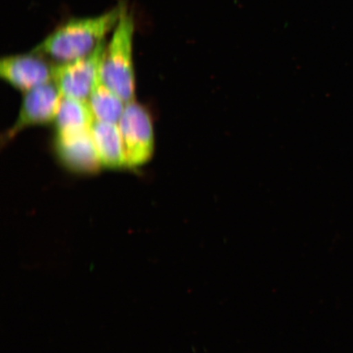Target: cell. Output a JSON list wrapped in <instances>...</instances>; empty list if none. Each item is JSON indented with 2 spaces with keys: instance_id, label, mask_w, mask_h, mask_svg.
Masks as SVG:
<instances>
[{
  "instance_id": "6da1fadb",
  "label": "cell",
  "mask_w": 353,
  "mask_h": 353,
  "mask_svg": "<svg viewBox=\"0 0 353 353\" xmlns=\"http://www.w3.org/2000/svg\"><path fill=\"white\" fill-rule=\"evenodd\" d=\"M125 4L103 14L72 19L59 26L32 52L66 63L90 55L116 28Z\"/></svg>"
},
{
  "instance_id": "7a4b0ae2",
  "label": "cell",
  "mask_w": 353,
  "mask_h": 353,
  "mask_svg": "<svg viewBox=\"0 0 353 353\" xmlns=\"http://www.w3.org/2000/svg\"><path fill=\"white\" fill-rule=\"evenodd\" d=\"M134 17L123 6L120 20L112 30V41L105 46L101 61V76L110 90L129 103L135 101V73L132 41Z\"/></svg>"
},
{
  "instance_id": "3957f363",
  "label": "cell",
  "mask_w": 353,
  "mask_h": 353,
  "mask_svg": "<svg viewBox=\"0 0 353 353\" xmlns=\"http://www.w3.org/2000/svg\"><path fill=\"white\" fill-rule=\"evenodd\" d=\"M118 125L125 145L127 168L135 169L147 164L154 149L153 123L147 109L135 101L127 103Z\"/></svg>"
},
{
  "instance_id": "277c9868",
  "label": "cell",
  "mask_w": 353,
  "mask_h": 353,
  "mask_svg": "<svg viewBox=\"0 0 353 353\" xmlns=\"http://www.w3.org/2000/svg\"><path fill=\"white\" fill-rule=\"evenodd\" d=\"M105 41L90 55L54 65L52 81L65 98L88 101L101 68Z\"/></svg>"
},
{
  "instance_id": "5b68a950",
  "label": "cell",
  "mask_w": 353,
  "mask_h": 353,
  "mask_svg": "<svg viewBox=\"0 0 353 353\" xmlns=\"http://www.w3.org/2000/svg\"><path fill=\"white\" fill-rule=\"evenodd\" d=\"M61 99L63 95L54 81L25 92L19 117L7 132L6 139L14 138L26 128L54 121Z\"/></svg>"
},
{
  "instance_id": "8992f818",
  "label": "cell",
  "mask_w": 353,
  "mask_h": 353,
  "mask_svg": "<svg viewBox=\"0 0 353 353\" xmlns=\"http://www.w3.org/2000/svg\"><path fill=\"white\" fill-rule=\"evenodd\" d=\"M52 72L54 65L34 52L8 56L0 61V76L24 92L52 82Z\"/></svg>"
},
{
  "instance_id": "52a82bcc",
  "label": "cell",
  "mask_w": 353,
  "mask_h": 353,
  "mask_svg": "<svg viewBox=\"0 0 353 353\" xmlns=\"http://www.w3.org/2000/svg\"><path fill=\"white\" fill-rule=\"evenodd\" d=\"M56 150L63 164L78 173H94L101 166L90 130L57 134Z\"/></svg>"
},
{
  "instance_id": "ba28073f",
  "label": "cell",
  "mask_w": 353,
  "mask_h": 353,
  "mask_svg": "<svg viewBox=\"0 0 353 353\" xmlns=\"http://www.w3.org/2000/svg\"><path fill=\"white\" fill-rule=\"evenodd\" d=\"M90 132L101 166L112 170L127 167L125 145L118 123L95 121Z\"/></svg>"
},
{
  "instance_id": "9c48e42d",
  "label": "cell",
  "mask_w": 353,
  "mask_h": 353,
  "mask_svg": "<svg viewBox=\"0 0 353 353\" xmlns=\"http://www.w3.org/2000/svg\"><path fill=\"white\" fill-rule=\"evenodd\" d=\"M95 121L88 101L63 97L54 121L57 134H72L90 130Z\"/></svg>"
},
{
  "instance_id": "30bf717a",
  "label": "cell",
  "mask_w": 353,
  "mask_h": 353,
  "mask_svg": "<svg viewBox=\"0 0 353 353\" xmlns=\"http://www.w3.org/2000/svg\"><path fill=\"white\" fill-rule=\"evenodd\" d=\"M88 101L96 121L117 123L120 121L126 105L105 85L101 76V68Z\"/></svg>"
}]
</instances>
